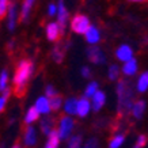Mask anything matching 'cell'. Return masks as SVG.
<instances>
[{
    "label": "cell",
    "mask_w": 148,
    "mask_h": 148,
    "mask_svg": "<svg viewBox=\"0 0 148 148\" xmlns=\"http://www.w3.org/2000/svg\"><path fill=\"white\" fill-rule=\"evenodd\" d=\"M33 72H34V65L30 60H21L16 65L15 73H14V87H15V94L22 95L25 92L26 84L29 83L30 77H32Z\"/></svg>",
    "instance_id": "cell-1"
},
{
    "label": "cell",
    "mask_w": 148,
    "mask_h": 148,
    "mask_svg": "<svg viewBox=\"0 0 148 148\" xmlns=\"http://www.w3.org/2000/svg\"><path fill=\"white\" fill-rule=\"evenodd\" d=\"M68 148H82V136H69L68 137Z\"/></svg>",
    "instance_id": "cell-26"
},
{
    "label": "cell",
    "mask_w": 148,
    "mask_h": 148,
    "mask_svg": "<svg viewBox=\"0 0 148 148\" xmlns=\"http://www.w3.org/2000/svg\"><path fill=\"white\" fill-rule=\"evenodd\" d=\"M40 129L44 135H48L50 130L53 129V120L52 118H44L40 122Z\"/></svg>",
    "instance_id": "cell-24"
},
{
    "label": "cell",
    "mask_w": 148,
    "mask_h": 148,
    "mask_svg": "<svg viewBox=\"0 0 148 148\" xmlns=\"http://www.w3.org/2000/svg\"><path fill=\"white\" fill-rule=\"evenodd\" d=\"M52 58H53L56 63H61L64 58V50L60 48L58 45H56L52 50Z\"/></svg>",
    "instance_id": "cell-28"
},
{
    "label": "cell",
    "mask_w": 148,
    "mask_h": 148,
    "mask_svg": "<svg viewBox=\"0 0 148 148\" xmlns=\"http://www.w3.org/2000/svg\"><path fill=\"white\" fill-rule=\"evenodd\" d=\"M121 71L125 76H130V77L135 76L136 73H137V71H139V63H137V60L135 57H132L130 60L125 61L121 68Z\"/></svg>",
    "instance_id": "cell-15"
},
{
    "label": "cell",
    "mask_w": 148,
    "mask_h": 148,
    "mask_svg": "<svg viewBox=\"0 0 148 148\" xmlns=\"http://www.w3.org/2000/svg\"><path fill=\"white\" fill-rule=\"evenodd\" d=\"M98 90H99L98 82H90V83L87 84V87H86V90H84V97L90 99Z\"/></svg>",
    "instance_id": "cell-25"
},
{
    "label": "cell",
    "mask_w": 148,
    "mask_h": 148,
    "mask_svg": "<svg viewBox=\"0 0 148 148\" xmlns=\"http://www.w3.org/2000/svg\"><path fill=\"white\" fill-rule=\"evenodd\" d=\"M56 22L58 23V26L61 27V30H65L68 22H69V12H68V8L64 0H58L57 1V12H56Z\"/></svg>",
    "instance_id": "cell-5"
},
{
    "label": "cell",
    "mask_w": 148,
    "mask_h": 148,
    "mask_svg": "<svg viewBox=\"0 0 148 148\" xmlns=\"http://www.w3.org/2000/svg\"><path fill=\"white\" fill-rule=\"evenodd\" d=\"M7 83H8V72L3 69L1 73H0V91L7 88Z\"/></svg>",
    "instance_id": "cell-29"
},
{
    "label": "cell",
    "mask_w": 148,
    "mask_h": 148,
    "mask_svg": "<svg viewBox=\"0 0 148 148\" xmlns=\"http://www.w3.org/2000/svg\"><path fill=\"white\" fill-rule=\"evenodd\" d=\"M7 27L10 32H12L16 27V22H18V7L15 1H10L8 11H7Z\"/></svg>",
    "instance_id": "cell-9"
},
{
    "label": "cell",
    "mask_w": 148,
    "mask_h": 148,
    "mask_svg": "<svg viewBox=\"0 0 148 148\" xmlns=\"http://www.w3.org/2000/svg\"><path fill=\"white\" fill-rule=\"evenodd\" d=\"M132 57H133V49L128 44H122L116 49V58L120 60L121 63H125Z\"/></svg>",
    "instance_id": "cell-10"
},
{
    "label": "cell",
    "mask_w": 148,
    "mask_h": 148,
    "mask_svg": "<svg viewBox=\"0 0 148 148\" xmlns=\"http://www.w3.org/2000/svg\"><path fill=\"white\" fill-rule=\"evenodd\" d=\"M136 90L139 92L148 91V72H144L143 75L139 77V80L136 83Z\"/></svg>",
    "instance_id": "cell-21"
},
{
    "label": "cell",
    "mask_w": 148,
    "mask_h": 148,
    "mask_svg": "<svg viewBox=\"0 0 148 148\" xmlns=\"http://www.w3.org/2000/svg\"><path fill=\"white\" fill-rule=\"evenodd\" d=\"M69 27H71V30L75 34H79V36H83L86 33V30L90 27L91 22H90V18L84 15V14H76V15H73L69 21Z\"/></svg>",
    "instance_id": "cell-3"
},
{
    "label": "cell",
    "mask_w": 148,
    "mask_h": 148,
    "mask_svg": "<svg viewBox=\"0 0 148 148\" xmlns=\"http://www.w3.org/2000/svg\"><path fill=\"white\" fill-rule=\"evenodd\" d=\"M106 102V94L103 91L98 90L92 97L90 98V103H91V110L94 112H99L103 108V105Z\"/></svg>",
    "instance_id": "cell-13"
},
{
    "label": "cell",
    "mask_w": 148,
    "mask_h": 148,
    "mask_svg": "<svg viewBox=\"0 0 148 148\" xmlns=\"http://www.w3.org/2000/svg\"><path fill=\"white\" fill-rule=\"evenodd\" d=\"M83 36H84V40L88 45H97V44H99V41L102 38L101 30L95 25H90V27L86 30V33Z\"/></svg>",
    "instance_id": "cell-7"
},
{
    "label": "cell",
    "mask_w": 148,
    "mask_h": 148,
    "mask_svg": "<svg viewBox=\"0 0 148 148\" xmlns=\"http://www.w3.org/2000/svg\"><path fill=\"white\" fill-rule=\"evenodd\" d=\"M37 130L33 125H29L23 135V144L26 148H33L37 144Z\"/></svg>",
    "instance_id": "cell-11"
},
{
    "label": "cell",
    "mask_w": 148,
    "mask_h": 148,
    "mask_svg": "<svg viewBox=\"0 0 148 148\" xmlns=\"http://www.w3.org/2000/svg\"><path fill=\"white\" fill-rule=\"evenodd\" d=\"M108 76H109V80H117L118 76H120V67L116 65V64H112L108 69Z\"/></svg>",
    "instance_id": "cell-27"
},
{
    "label": "cell",
    "mask_w": 148,
    "mask_h": 148,
    "mask_svg": "<svg viewBox=\"0 0 148 148\" xmlns=\"http://www.w3.org/2000/svg\"><path fill=\"white\" fill-rule=\"evenodd\" d=\"M34 3H36V0H23L22 7H21V21L22 22H27L29 21L32 10L34 7Z\"/></svg>",
    "instance_id": "cell-17"
},
{
    "label": "cell",
    "mask_w": 148,
    "mask_h": 148,
    "mask_svg": "<svg viewBox=\"0 0 148 148\" xmlns=\"http://www.w3.org/2000/svg\"><path fill=\"white\" fill-rule=\"evenodd\" d=\"M73 128H75V121H73L72 116H64L58 122V128H57L58 137L61 140H68V137L72 135Z\"/></svg>",
    "instance_id": "cell-4"
},
{
    "label": "cell",
    "mask_w": 148,
    "mask_h": 148,
    "mask_svg": "<svg viewBox=\"0 0 148 148\" xmlns=\"http://www.w3.org/2000/svg\"><path fill=\"white\" fill-rule=\"evenodd\" d=\"M56 12H57V3H49L48 4V10H46V14L48 16H56Z\"/></svg>",
    "instance_id": "cell-32"
},
{
    "label": "cell",
    "mask_w": 148,
    "mask_h": 148,
    "mask_svg": "<svg viewBox=\"0 0 148 148\" xmlns=\"http://www.w3.org/2000/svg\"><path fill=\"white\" fill-rule=\"evenodd\" d=\"M57 94V91H56V88H54L52 84H49V86H46V88H45V95L48 97V98H52L53 95H56Z\"/></svg>",
    "instance_id": "cell-33"
},
{
    "label": "cell",
    "mask_w": 148,
    "mask_h": 148,
    "mask_svg": "<svg viewBox=\"0 0 148 148\" xmlns=\"http://www.w3.org/2000/svg\"><path fill=\"white\" fill-rule=\"evenodd\" d=\"M117 95H118V113L121 116H126L130 113V108L133 105V88L128 80L121 79L117 86Z\"/></svg>",
    "instance_id": "cell-2"
},
{
    "label": "cell",
    "mask_w": 148,
    "mask_h": 148,
    "mask_svg": "<svg viewBox=\"0 0 148 148\" xmlns=\"http://www.w3.org/2000/svg\"><path fill=\"white\" fill-rule=\"evenodd\" d=\"M130 3H144V1H147V0H129Z\"/></svg>",
    "instance_id": "cell-36"
},
{
    "label": "cell",
    "mask_w": 148,
    "mask_h": 148,
    "mask_svg": "<svg viewBox=\"0 0 148 148\" xmlns=\"http://www.w3.org/2000/svg\"><path fill=\"white\" fill-rule=\"evenodd\" d=\"M91 112V103H90V99L83 97V98H79L76 102V114L82 118H84L90 114Z\"/></svg>",
    "instance_id": "cell-12"
},
{
    "label": "cell",
    "mask_w": 148,
    "mask_h": 148,
    "mask_svg": "<svg viewBox=\"0 0 148 148\" xmlns=\"http://www.w3.org/2000/svg\"><path fill=\"white\" fill-rule=\"evenodd\" d=\"M1 92H3V95L0 97V112H3L5 103H7V98H8V95H10V92H11V91H10L8 87H7V88H5V90H3Z\"/></svg>",
    "instance_id": "cell-31"
},
{
    "label": "cell",
    "mask_w": 148,
    "mask_h": 148,
    "mask_svg": "<svg viewBox=\"0 0 148 148\" xmlns=\"http://www.w3.org/2000/svg\"><path fill=\"white\" fill-rule=\"evenodd\" d=\"M133 148H141V147H139V145H136V144H135V147H133Z\"/></svg>",
    "instance_id": "cell-38"
},
{
    "label": "cell",
    "mask_w": 148,
    "mask_h": 148,
    "mask_svg": "<svg viewBox=\"0 0 148 148\" xmlns=\"http://www.w3.org/2000/svg\"><path fill=\"white\" fill-rule=\"evenodd\" d=\"M87 57L91 63L97 65H102L106 63V56L103 53V50L97 45H90V48L87 49Z\"/></svg>",
    "instance_id": "cell-6"
},
{
    "label": "cell",
    "mask_w": 148,
    "mask_h": 148,
    "mask_svg": "<svg viewBox=\"0 0 148 148\" xmlns=\"http://www.w3.org/2000/svg\"><path fill=\"white\" fill-rule=\"evenodd\" d=\"M63 33L64 32L61 30V27L58 26L57 22H49L45 27L46 38H48L50 42H56V41H58V38L61 37Z\"/></svg>",
    "instance_id": "cell-8"
},
{
    "label": "cell",
    "mask_w": 148,
    "mask_h": 148,
    "mask_svg": "<svg viewBox=\"0 0 148 148\" xmlns=\"http://www.w3.org/2000/svg\"><path fill=\"white\" fill-rule=\"evenodd\" d=\"M125 143V136L122 133H118V135L113 136L112 140L109 141V148H121Z\"/></svg>",
    "instance_id": "cell-22"
},
{
    "label": "cell",
    "mask_w": 148,
    "mask_h": 148,
    "mask_svg": "<svg viewBox=\"0 0 148 148\" xmlns=\"http://www.w3.org/2000/svg\"><path fill=\"white\" fill-rule=\"evenodd\" d=\"M34 108L38 110V113H40V114H44V116H48V114L52 112V109H50L49 98H48L46 95H41V97H38V98H37Z\"/></svg>",
    "instance_id": "cell-14"
},
{
    "label": "cell",
    "mask_w": 148,
    "mask_h": 148,
    "mask_svg": "<svg viewBox=\"0 0 148 148\" xmlns=\"http://www.w3.org/2000/svg\"><path fill=\"white\" fill-rule=\"evenodd\" d=\"M145 144H147V137L144 135H140L139 137H137V140H136V145H139V147L143 148Z\"/></svg>",
    "instance_id": "cell-34"
},
{
    "label": "cell",
    "mask_w": 148,
    "mask_h": 148,
    "mask_svg": "<svg viewBox=\"0 0 148 148\" xmlns=\"http://www.w3.org/2000/svg\"><path fill=\"white\" fill-rule=\"evenodd\" d=\"M8 5H10V0H0V21L7 15Z\"/></svg>",
    "instance_id": "cell-30"
},
{
    "label": "cell",
    "mask_w": 148,
    "mask_h": 148,
    "mask_svg": "<svg viewBox=\"0 0 148 148\" xmlns=\"http://www.w3.org/2000/svg\"><path fill=\"white\" fill-rule=\"evenodd\" d=\"M145 109H147V103H145V101L139 99V101L133 102L132 108H130V113H132V116L135 117L136 120H140V118H143L144 113H145Z\"/></svg>",
    "instance_id": "cell-16"
},
{
    "label": "cell",
    "mask_w": 148,
    "mask_h": 148,
    "mask_svg": "<svg viewBox=\"0 0 148 148\" xmlns=\"http://www.w3.org/2000/svg\"><path fill=\"white\" fill-rule=\"evenodd\" d=\"M11 148H21V144H19V143L14 144V145H12V147H11Z\"/></svg>",
    "instance_id": "cell-37"
},
{
    "label": "cell",
    "mask_w": 148,
    "mask_h": 148,
    "mask_svg": "<svg viewBox=\"0 0 148 148\" xmlns=\"http://www.w3.org/2000/svg\"><path fill=\"white\" fill-rule=\"evenodd\" d=\"M76 102L77 99L75 97H69L63 102V110L65 112L67 116H75L76 114Z\"/></svg>",
    "instance_id": "cell-18"
},
{
    "label": "cell",
    "mask_w": 148,
    "mask_h": 148,
    "mask_svg": "<svg viewBox=\"0 0 148 148\" xmlns=\"http://www.w3.org/2000/svg\"><path fill=\"white\" fill-rule=\"evenodd\" d=\"M80 73H82V76L83 77H90L91 76V69L88 67H82Z\"/></svg>",
    "instance_id": "cell-35"
},
{
    "label": "cell",
    "mask_w": 148,
    "mask_h": 148,
    "mask_svg": "<svg viewBox=\"0 0 148 148\" xmlns=\"http://www.w3.org/2000/svg\"><path fill=\"white\" fill-rule=\"evenodd\" d=\"M38 118H40V113H38V110L34 106H32V108L27 110L26 116H25V122H26L27 125H32L33 122H36Z\"/></svg>",
    "instance_id": "cell-20"
},
{
    "label": "cell",
    "mask_w": 148,
    "mask_h": 148,
    "mask_svg": "<svg viewBox=\"0 0 148 148\" xmlns=\"http://www.w3.org/2000/svg\"><path fill=\"white\" fill-rule=\"evenodd\" d=\"M49 102H50V109L52 110H54V112H57V110H60V109L63 108V97H60L58 94L53 95L52 98H49Z\"/></svg>",
    "instance_id": "cell-23"
},
{
    "label": "cell",
    "mask_w": 148,
    "mask_h": 148,
    "mask_svg": "<svg viewBox=\"0 0 148 148\" xmlns=\"http://www.w3.org/2000/svg\"><path fill=\"white\" fill-rule=\"evenodd\" d=\"M46 136H48V140H46L45 148H58V145H60V141H61V139L58 137L57 130L52 129Z\"/></svg>",
    "instance_id": "cell-19"
}]
</instances>
